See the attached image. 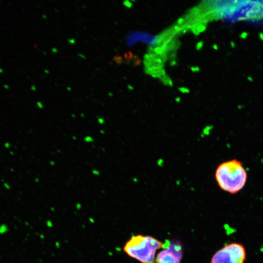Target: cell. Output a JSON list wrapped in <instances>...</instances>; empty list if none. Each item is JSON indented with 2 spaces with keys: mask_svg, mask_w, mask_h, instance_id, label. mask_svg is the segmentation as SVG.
I'll return each mask as SVG.
<instances>
[{
  "mask_svg": "<svg viewBox=\"0 0 263 263\" xmlns=\"http://www.w3.org/2000/svg\"><path fill=\"white\" fill-rule=\"evenodd\" d=\"M164 244L150 236L136 235L126 243L123 251L141 263H156V251L162 248Z\"/></svg>",
  "mask_w": 263,
  "mask_h": 263,
  "instance_id": "cell-2",
  "label": "cell"
},
{
  "mask_svg": "<svg viewBox=\"0 0 263 263\" xmlns=\"http://www.w3.org/2000/svg\"><path fill=\"white\" fill-rule=\"evenodd\" d=\"M179 89L180 90V91H181L182 92H186V91H188V89H186L185 88H179Z\"/></svg>",
  "mask_w": 263,
  "mask_h": 263,
  "instance_id": "cell-6",
  "label": "cell"
},
{
  "mask_svg": "<svg viewBox=\"0 0 263 263\" xmlns=\"http://www.w3.org/2000/svg\"><path fill=\"white\" fill-rule=\"evenodd\" d=\"M163 249L156 256V263H180L183 258V246L178 241H167Z\"/></svg>",
  "mask_w": 263,
  "mask_h": 263,
  "instance_id": "cell-4",
  "label": "cell"
},
{
  "mask_svg": "<svg viewBox=\"0 0 263 263\" xmlns=\"http://www.w3.org/2000/svg\"><path fill=\"white\" fill-rule=\"evenodd\" d=\"M9 231V226L5 223L0 224V235H3L7 234Z\"/></svg>",
  "mask_w": 263,
  "mask_h": 263,
  "instance_id": "cell-5",
  "label": "cell"
},
{
  "mask_svg": "<svg viewBox=\"0 0 263 263\" xmlns=\"http://www.w3.org/2000/svg\"><path fill=\"white\" fill-rule=\"evenodd\" d=\"M215 179L219 187L231 194L240 191L245 186L247 173L242 163L233 159L224 161L216 168Z\"/></svg>",
  "mask_w": 263,
  "mask_h": 263,
  "instance_id": "cell-1",
  "label": "cell"
},
{
  "mask_svg": "<svg viewBox=\"0 0 263 263\" xmlns=\"http://www.w3.org/2000/svg\"><path fill=\"white\" fill-rule=\"evenodd\" d=\"M247 253L244 246L238 242H230L216 251L209 263H244Z\"/></svg>",
  "mask_w": 263,
  "mask_h": 263,
  "instance_id": "cell-3",
  "label": "cell"
}]
</instances>
